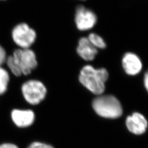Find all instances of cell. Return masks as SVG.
Returning a JSON list of instances; mask_svg holds the SVG:
<instances>
[{"label": "cell", "instance_id": "cell-12", "mask_svg": "<svg viewBox=\"0 0 148 148\" xmlns=\"http://www.w3.org/2000/svg\"><path fill=\"white\" fill-rule=\"evenodd\" d=\"M5 64L8 69V71L11 73V74H13L14 76L20 77L22 76L21 71L16 65L11 55L7 56Z\"/></svg>", "mask_w": 148, "mask_h": 148}, {"label": "cell", "instance_id": "cell-8", "mask_svg": "<svg viewBox=\"0 0 148 148\" xmlns=\"http://www.w3.org/2000/svg\"><path fill=\"white\" fill-rule=\"evenodd\" d=\"M126 125L130 132L136 135H141L146 132L148 122L145 117L139 112H134L127 117Z\"/></svg>", "mask_w": 148, "mask_h": 148}, {"label": "cell", "instance_id": "cell-18", "mask_svg": "<svg viewBox=\"0 0 148 148\" xmlns=\"http://www.w3.org/2000/svg\"><path fill=\"white\" fill-rule=\"evenodd\" d=\"M10 0H0V3H5L6 2H8Z\"/></svg>", "mask_w": 148, "mask_h": 148}, {"label": "cell", "instance_id": "cell-11", "mask_svg": "<svg viewBox=\"0 0 148 148\" xmlns=\"http://www.w3.org/2000/svg\"><path fill=\"white\" fill-rule=\"evenodd\" d=\"M10 81V72L3 66H0V96L3 95L7 93Z\"/></svg>", "mask_w": 148, "mask_h": 148}, {"label": "cell", "instance_id": "cell-3", "mask_svg": "<svg viewBox=\"0 0 148 148\" xmlns=\"http://www.w3.org/2000/svg\"><path fill=\"white\" fill-rule=\"evenodd\" d=\"M10 36L12 42L18 48H30L35 43L37 34L36 31L26 22L16 23L12 27Z\"/></svg>", "mask_w": 148, "mask_h": 148}, {"label": "cell", "instance_id": "cell-17", "mask_svg": "<svg viewBox=\"0 0 148 148\" xmlns=\"http://www.w3.org/2000/svg\"><path fill=\"white\" fill-rule=\"evenodd\" d=\"M144 81V85H145V87L146 90H147L148 88V75L147 73L145 74Z\"/></svg>", "mask_w": 148, "mask_h": 148}, {"label": "cell", "instance_id": "cell-2", "mask_svg": "<svg viewBox=\"0 0 148 148\" xmlns=\"http://www.w3.org/2000/svg\"><path fill=\"white\" fill-rule=\"evenodd\" d=\"M92 106L99 116L106 119H117L123 113L121 103L114 95H99L93 101Z\"/></svg>", "mask_w": 148, "mask_h": 148}, {"label": "cell", "instance_id": "cell-9", "mask_svg": "<svg viewBox=\"0 0 148 148\" xmlns=\"http://www.w3.org/2000/svg\"><path fill=\"white\" fill-rule=\"evenodd\" d=\"M122 64L125 71L129 75H136L142 69L140 59L134 53H126L122 58Z\"/></svg>", "mask_w": 148, "mask_h": 148}, {"label": "cell", "instance_id": "cell-1", "mask_svg": "<svg viewBox=\"0 0 148 148\" xmlns=\"http://www.w3.org/2000/svg\"><path fill=\"white\" fill-rule=\"evenodd\" d=\"M109 73L105 68L95 69L91 65H86L81 69L79 75L80 83L92 93L101 95L106 88Z\"/></svg>", "mask_w": 148, "mask_h": 148}, {"label": "cell", "instance_id": "cell-5", "mask_svg": "<svg viewBox=\"0 0 148 148\" xmlns=\"http://www.w3.org/2000/svg\"><path fill=\"white\" fill-rule=\"evenodd\" d=\"M11 56L21 71L22 75H29L37 68L36 54L30 48H16Z\"/></svg>", "mask_w": 148, "mask_h": 148}, {"label": "cell", "instance_id": "cell-16", "mask_svg": "<svg viewBox=\"0 0 148 148\" xmlns=\"http://www.w3.org/2000/svg\"><path fill=\"white\" fill-rule=\"evenodd\" d=\"M0 148H19V147L14 143L5 142L0 144Z\"/></svg>", "mask_w": 148, "mask_h": 148}, {"label": "cell", "instance_id": "cell-10", "mask_svg": "<svg viewBox=\"0 0 148 148\" xmlns=\"http://www.w3.org/2000/svg\"><path fill=\"white\" fill-rule=\"evenodd\" d=\"M77 52L83 59L86 61H91L95 58L98 51L90 43L87 37H84L79 39Z\"/></svg>", "mask_w": 148, "mask_h": 148}, {"label": "cell", "instance_id": "cell-4", "mask_svg": "<svg viewBox=\"0 0 148 148\" xmlns=\"http://www.w3.org/2000/svg\"><path fill=\"white\" fill-rule=\"evenodd\" d=\"M21 92L23 98L29 104L36 106L44 100L47 90L41 81L29 79L21 85Z\"/></svg>", "mask_w": 148, "mask_h": 148}, {"label": "cell", "instance_id": "cell-13", "mask_svg": "<svg viewBox=\"0 0 148 148\" xmlns=\"http://www.w3.org/2000/svg\"><path fill=\"white\" fill-rule=\"evenodd\" d=\"M87 38L88 39L90 43L97 49V48L104 49L106 47V45L104 40L103 39L102 37L96 34L95 33L90 34Z\"/></svg>", "mask_w": 148, "mask_h": 148}, {"label": "cell", "instance_id": "cell-15", "mask_svg": "<svg viewBox=\"0 0 148 148\" xmlns=\"http://www.w3.org/2000/svg\"><path fill=\"white\" fill-rule=\"evenodd\" d=\"M7 56L5 48L0 43V66H2L3 64H5Z\"/></svg>", "mask_w": 148, "mask_h": 148}, {"label": "cell", "instance_id": "cell-14", "mask_svg": "<svg viewBox=\"0 0 148 148\" xmlns=\"http://www.w3.org/2000/svg\"><path fill=\"white\" fill-rule=\"evenodd\" d=\"M27 148H54V147L47 143H43L41 142H34L30 144Z\"/></svg>", "mask_w": 148, "mask_h": 148}, {"label": "cell", "instance_id": "cell-6", "mask_svg": "<svg viewBox=\"0 0 148 148\" xmlns=\"http://www.w3.org/2000/svg\"><path fill=\"white\" fill-rule=\"evenodd\" d=\"M97 21L95 13L84 6L77 8L75 21L77 28L81 31L88 30L95 27Z\"/></svg>", "mask_w": 148, "mask_h": 148}, {"label": "cell", "instance_id": "cell-7", "mask_svg": "<svg viewBox=\"0 0 148 148\" xmlns=\"http://www.w3.org/2000/svg\"><path fill=\"white\" fill-rule=\"evenodd\" d=\"M10 118L16 127L25 128L31 126L34 123L35 114L31 109L14 108L10 112Z\"/></svg>", "mask_w": 148, "mask_h": 148}]
</instances>
